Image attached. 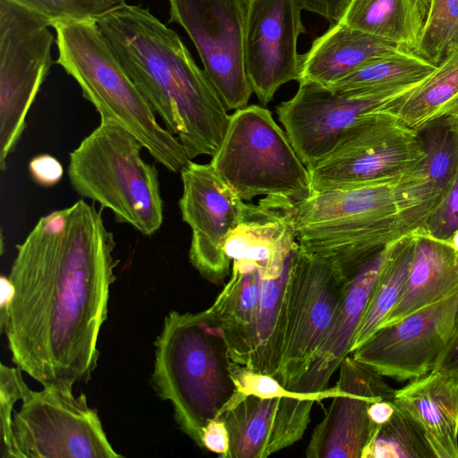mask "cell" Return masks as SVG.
I'll return each mask as SVG.
<instances>
[{"instance_id":"6da1fadb","label":"cell","mask_w":458,"mask_h":458,"mask_svg":"<svg viewBox=\"0 0 458 458\" xmlns=\"http://www.w3.org/2000/svg\"><path fill=\"white\" fill-rule=\"evenodd\" d=\"M114 247L102 211L83 199L41 216L16 245L14 295L0 327L13 361L43 386L73 387L94 371Z\"/></svg>"},{"instance_id":"7a4b0ae2","label":"cell","mask_w":458,"mask_h":458,"mask_svg":"<svg viewBox=\"0 0 458 458\" xmlns=\"http://www.w3.org/2000/svg\"><path fill=\"white\" fill-rule=\"evenodd\" d=\"M97 22L189 158L213 157L224 140L230 115L178 34L139 5L124 4Z\"/></svg>"},{"instance_id":"3957f363","label":"cell","mask_w":458,"mask_h":458,"mask_svg":"<svg viewBox=\"0 0 458 458\" xmlns=\"http://www.w3.org/2000/svg\"><path fill=\"white\" fill-rule=\"evenodd\" d=\"M155 346V389L171 403L180 428L202 447L203 428L222 414L236 393L221 330L207 310H171Z\"/></svg>"},{"instance_id":"277c9868","label":"cell","mask_w":458,"mask_h":458,"mask_svg":"<svg viewBox=\"0 0 458 458\" xmlns=\"http://www.w3.org/2000/svg\"><path fill=\"white\" fill-rule=\"evenodd\" d=\"M57 63L81 89L102 122L132 133L157 163L181 173L191 161L178 139L157 122V114L133 82L96 21L52 23Z\"/></svg>"},{"instance_id":"5b68a950","label":"cell","mask_w":458,"mask_h":458,"mask_svg":"<svg viewBox=\"0 0 458 458\" xmlns=\"http://www.w3.org/2000/svg\"><path fill=\"white\" fill-rule=\"evenodd\" d=\"M399 177L314 192L296 201L300 246L330 259L346 278L352 276L376 252L405 234L399 220Z\"/></svg>"},{"instance_id":"8992f818","label":"cell","mask_w":458,"mask_h":458,"mask_svg":"<svg viewBox=\"0 0 458 458\" xmlns=\"http://www.w3.org/2000/svg\"><path fill=\"white\" fill-rule=\"evenodd\" d=\"M142 143L116 123L100 121L70 153L68 177L83 198L109 209L118 223L150 236L161 227L158 171L141 157Z\"/></svg>"},{"instance_id":"52a82bcc","label":"cell","mask_w":458,"mask_h":458,"mask_svg":"<svg viewBox=\"0 0 458 458\" xmlns=\"http://www.w3.org/2000/svg\"><path fill=\"white\" fill-rule=\"evenodd\" d=\"M210 165L243 200L259 195L294 201L312 194L308 168L271 112L251 105L230 115Z\"/></svg>"},{"instance_id":"ba28073f","label":"cell","mask_w":458,"mask_h":458,"mask_svg":"<svg viewBox=\"0 0 458 458\" xmlns=\"http://www.w3.org/2000/svg\"><path fill=\"white\" fill-rule=\"evenodd\" d=\"M50 21L12 0H0V168L15 148L51 66Z\"/></svg>"},{"instance_id":"9c48e42d","label":"cell","mask_w":458,"mask_h":458,"mask_svg":"<svg viewBox=\"0 0 458 458\" xmlns=\"http://www.w3.org/2000/svg\"><path fill=\"white\" fill-rule=\"evenodd\" d=\"M425 155L420 132L391 112L370 114L348 128L335 148L309 169L312 193L399 177Z\"/></svg>"},{"instance_id":"30bf717a","label":"cell","mask_w":458,"mask_h":458,"mask_svg":"<svg viewBox=\"0 0 458 458\" xmlns=\"http://www.w3.org/2000/svg\"><path fill=\"white\" fill-rule=\"evenodd\" d=\"M13 414L16 458H119L95 409L72 386L27 387Z\"/></svg>"},{"instance_id":"8fae6325","label":"cell","mask_w":458,"mask_h":458,"mask_svg":"<svg viewBox=\"0 0 458 458\" xmlns=\"http://www.w3.org/2000/svg\"><path fill=\"white\" fill-rule=\"evenodd\" d=\"M348 280L328 258L301 246L286 287L283 354L276 378L289 390L329 333Z\"/></svg>"},{"instance_id":"7c38bea8","label":"cell","mask_w":458,"mask_h":458,"mask_svg":"<svg viewBox=\"0 0 458 458\" xmlns=\"http://www.w3.org/2000/svg\"><path fill=\"white\" fill-rule=\"evenodd\" d=\"M299 85L296 94L282 102L276 113L308 170L335 148L348 128L370 114L391 112L397 100L417 86L359 91L337 90L312 81Z\"/></svg>"},{"instance_id":"4fadbf2b","label":"cell","mask_w":458,"mask_h":458,"mask_svg":"<svg viewBox=\"0 0 458 458\" xmlns=\"http://www.w3.org/2000/svg\"><path fill=\"white\" fill-rule=\"evenodd\" d=\"M168 2L170 20L188 34L227 110L246 106L253 92L244 64L248 0Z\"/></svg>"},{"instance_id":"5bb4252c","label":"cell","mask_w":458,"mask_h":458,"mask_svg":"<svg viewBox=\"0 0 458 458\" xmlns=\"http://www.w3.org/2000/svg\"><path fill=\"white\" fill-rule=\"evenodd\" d=\"M179 208L191 229L189 259L203 278L223 283L231 273L225 254L229 234L243 220L248 204L217 174L210 164L191 161L180 173Z\"/></svg>"},{"instance_id":"9a60e30c","label":"cell","mask_w":458,"mask_h":458,"mask_svg":"<svg viewBox=\"0 0 458 458\" xmlns=\"http://www.w3.org/2000/svg\"><path fill=\"white\" fill-rule=\"evenodd\" d=\"M457 308L458 292L379 327L351 354L383 377H420L434 370L447 346Z\"/></svg>"},{"instance_id":"2e32d148","label":"cell","mask_w":458,"mask_h":458,"mask_svg":"<svg viewBox=\"0 0 458 458\" xmlns=\"http://www.w3.org/2000/svg\"><path fill=\"white\" fill-rule=\"evenodd\" d=\"M335 386L340 392L306 448L308 458H361L377 429L370 420L369 405L379 400L394 401L395 390L380 374L352 355L341 361Z\"/></svg>"},{"instance_id":"e0dca14e","label":"cell","mask_w":458,"mask_h":458,"mask_svg":"<svg viewBox=\"0 0 458 458\" xmlns=\"http://www.w3.org/2000/svg\"><path fill=\"white\" fill-rule=\"evenodd\" d=\"M297 0H248L244 33L247 77L262 105L300 77L297 41L306 31Z\"/></svg>"},{"instance_id":"ac0fdd59","label":"cell","mask_w":458,"mask_h":458,"mask_svg":"<svg viewBox=\"0 0 458 458\" xmlns=\"http://www.w3.org/2000/svg\"><path fill=\"white\" fill-rule=\"evenodd\" d=\"M315 396L233 397L219 416L229 433L223 458H266L299 441L310 420Z\"/></svg>"},{"instance_id":"d6986e66","label":"cell","mask_w":458,"mask_h":458,"mask_svg":"<svg viewBox=\"0 0 458 458\" xmlns=\"http://www.w3.org/2000/svg\"><path fill=\"white\" fill-rule=\"evenodd\" d=\"M425 157L400 175L396 190L405 234L423 225L458 173V116L440 118L420 131Z\"/></svg>"},{"instance_id":"ffe728a7","label":"cell","mask_w":458,"mask_h":458,"mask_svg":"<svg viewBox=\"0 0 458 458\" xmlns=\"http://www.w3.org/2000/svg\"><path fill=\"white\" fill-rule=\"evenodd\" d=\"M391 244L376 252L348 280L329 333L308 370L289 391L315 396L319 400L332 398L340 392L335 386L330 388H327V386L344 358L351 354L355 332L377 283Z\"/></svg>"},{"instance_id":"44dd1931","label":"cell","mask_w":458,"mask_h":458,"mask_svg":"<svg viewBox=\"0 0 458 458\" xmlns=\"http://www.w3.org/2000/svg\"><path fill=\"white\" fill-rule=\"evenodd\" d=\"M394 404L420 428L436 458H458V377L432 370L395 390Z\"/></svg>"},{"instance_id":"7402d4cb","label":"cell","mask_w":458,"mask_h":458,"mask_svg":"<svg viewBox=\"0 0 458 458\" xmlns=\"http://www.w3.org/2000/svg\"><path fill=\"white\" fill-rule=\"evenodd\" d=\"M295 202L266 196L259 204H248L243 220L229 234L225 254L232 263L248 260L260 267L286 257L298 245L294 225Z\"/></svg>"},{"instance_id":"603a6c76","label":"cell","mask_w":458,"mask_h":458,"mask_svg":"<svg viewBox=\"0 0 458 458\" xmlns=\"http://www.w3.org/2000/svg\"><path fill=\"white\" fill-rule=\"evenodd\" d=\"M232 265L229 280L207 311L221 330L231 360L249 367L259 318L263 268L243 259Z\"/></svg>"},{"instance_id":"cb8c5ba5","label":"cell","mask_w":458,"mask_h":458,"mask_svg":"<svg viewBox=\"0 0 458 458\" xmlns=\"http://www.w3.org/2000/svg\"><path fill=\"white\" fill-rule=\"evenodd\" d=\"M411 233L414 247L407 282L398 303L382 326L458 292V251L449 242L434 238L420 229Z\"/></svg>"},{"instance_id":"d4e9b609","label":"cell","mask_w":458,"mask_h":458,"mask_svg":"<svg viewBox=\"0 0 458 458\" xmlns=\"http://www.w3.org/2000/svg\"><path fill=\"white\" fill-rule=\"evenodd\" d=\"M402 50L407 49L337 22L317 38L308 52L301 55L298 82L330 86L369 60Z\"/></svg>"},{"instance_id":"484cf974","label":"cell","mask_w":458,"mask_h":458,"mask_svg":"<svg viewBox=\"0 0 458 458\" xmlns=\"http://www.w3.org/2000/svg\"><path fill=\"white\" fill-rule=\"evenodd\" d=\"M431 0H351L339 22L414 51Z\"/></svg>"},{"instance_id":"4316f807","label":"cell","mask_w":458,"mask_h":458,"mask_svg":"<svg viewBox=\"0 0 458 458\" xmlns=\"http://www.w3.org/2000/svg\"><path fill=\"white\" fill-rule=\"evenodd\" d=\"M420 132L431 123L458 113V53L437 65L416 87L401 97L391 111Z\"/></svg>"},{"instance_id":"83f0119b","label":"cell","mask_w":458,"mask_h":458,"mask_svg":"<svg viewBox=\"0 0 458 458\" xmlns=\"http://www.w3.org/2000/svg\"><path fill=\"white\" fill-rule=\"evenodd\" d=\"M413 247L411 233L392 242L377 283L355 332L351 353L383 325L398 303L407 282Z\"/></svg>"},{"instance_id":"f1b7e54d","label":"cell","mask_w":458,"mask_h":458,"mask_svg":"<svg viewBox=\"0 0 458 458\" xmlns=\"http://www.w3.org/2000/svg\"><path fill=\"white\" fill-rule=\"evenodd\" d=\"M436 67L412 51L402 50L371 59L327 87L359 91L406 89L420 83Z\"/></svg>"},{"instance_id":"f546056e","label":"cell","mask_w":458,"mask_h":458,"mask_svg":"<svg viewBox=\"0 0 458 458\" xmlns=\"http://www.w3.org/2000/svg\"><path fill=\"white\" fill-rule=\"evenodd\" d=\"M361 458L436 457L418 425L396 406L391 419L378 427Z\"/></svg>"},{"instance_id":"4dcf8cb0","label":"cell","mask_w":458,"mask_h":458,"mask_svg":"<svg viewBox=\"0 0 458 458\" xmlns=\"http://www.w3.org/2000/svg\"><path fill=\"white\" fill-rule=\"evenodd\" d=\"M435 65L458 53V0H431L428 20L413 51Z\"/></svg>"},{"instance_id":"1f68e13d","label":"cell","mask_w":458,"mask_h":458,"mask_svg":"<svg viewBox=\"0 0 458 458\" xmlns=\"http://www.w3.org/2000/svg\"><path fill=\"white\" fill-rule=\"evenodd\" d=\"M47 18L52 23L96 21L125 4V0H12Z\"/></svg>"},{"instance_id":"d6a6232c","label":"cell","mask_w":458,"mask_h":458,"mask_svg":"<svg viewBox=\"0 0 458 458\" xmlns=\"http://www.w3.org/2000/svg\"><path fill=\"white\" fill-rule=\"evenodd\" d=\"M19 367L12 368L1 363L0 366V437L1 456L16 458L13 432L14 403L21 400L28 386Z\"/></svg>"},{"instance_id":"836d02e7","label":"cell","mask_w":458,"mask_h":458,"mask_svg":"<svg viewBox=\"0 0 458 458\" xmlns=\"http://www.w3.org/2000/svg\"><path fill=\"white\" fill-rule=\"evenodd\" d=\"M229 370L236 388L233 397L250 394L262 398L303 395L287 390L273 376L256 371L232 360L229 365Z\"/></svg>"},{"instance_id":"e575fe53","label":"cell","mask_w":458,"mask_h":458,"mask_svg":"<svg viewBox=\"0 0 458 458\" xmlns=\"http://www.w3.org/2000/svg\"><path fill=\"white\" fill-rule=\"evenodd\" d=\"M419 229L445 242H449L458 230V173L438 205Z\"/></svg>"},{"instance_id":"d590c367","label":"cell","mask_w":458,"mask_h":458,"mask_svg":"<svg viewBox=\"0 0 458 458\" xmlns=\"http://www.w3.org/2000/svg\"><path fill=\"white\" fill-rule=\"evenodd\" d=\"M29 171L33 181L44 187H51L60 182L64 175L61 163L53 156L40 154L29 164Z\"/></svg>"},{"instance_id":"8d00e7d4","label":"cell","mask_w":458,"mask_h":458,"mask_svg":"<svg viewBox=\"0 0 458 458\" xmlns=\"http://www.w3.org/2000/svg\"><path fill=\"white\" fill-rule=\"evenodd\" d=\"M202 447L224 457L229 450V433L225 421L220 418L210 420L203 428Z\"/></svg>"},{"instance_id":"74e56055","label":"cell","mask_w":458,"mask_h":458,"mask_svg":"<svg viewBox=\"0 0 458 458\" xmlns=\"http://www.w3.org/2000/svg\"><path fill=\"white\" fill-rule=\"evenodd\" d=\"M302 10L318 14L332 23L344 16L351 0H297Z\"/></svg>"},{"instance_id":"f35d334b","label":"cell","mask_w":458,"mask_h":458,"mask_svg":"<svg viewBox=\"0 0 458 458\" xmlns=\"http://www.w3.org/2000/svg\"><path fill=\"white\" fill-rule=\"evenodd\" d=\"M434 370L458 377V308L451 337Z\"/></svg>"},{"instance_id":"ab89813d","label":"cell","mask_w":458,"mask_h":458,"mask_svg":"<svg viewBox=\"0 0 458 458\" xmlns=\"http://www.w3.org/2000/svg\"><path fill=\"white\" fill-rule=\"evenodd\" d=\"M395 409L394 401L379 400L369 405L368 413L371 422L378 428L391 419Z\"/></svg>"},{"instance_id":"60d3db41","label":"cell","mask_w":458,"mask_h":458,"mask_svg":"<svg viewBox=\"0 0 458 458\" xmlns=\"http://www.w3.org/2000/svg\"><path fill=\"white\" fill-rule=\"evenodd\" d=\"M14 295L13 285L8 276H1L0 322L7 317Z\"/></svg>"},{"instance_id":"b9f144b4","label":"cell","mask_w":458,"mask_h":458,"mask_svg":"<svg viewBox=\"0 0 458 458\" xmlns=\"http://www.w3.org/2000/svg\"><path fill=\"white\" fill-rule=\"evenodd\" d=\"M449 242L458 251V230L452 235Z\"/></svg>"},{"instance_id":"7bdbcfd3","label":"cell","mask_w":458,"mask_h":458,"mask_svg":"<svg viewBox=\"0 0 458 458\" xmlns=\"http://www.w3.org/2000/svg\"><path fill=\"white\" fill-rule=\"evenodd\" d=\"M456 115L458 116V113L456 114Z\"/></svg>"}]
</instances>
